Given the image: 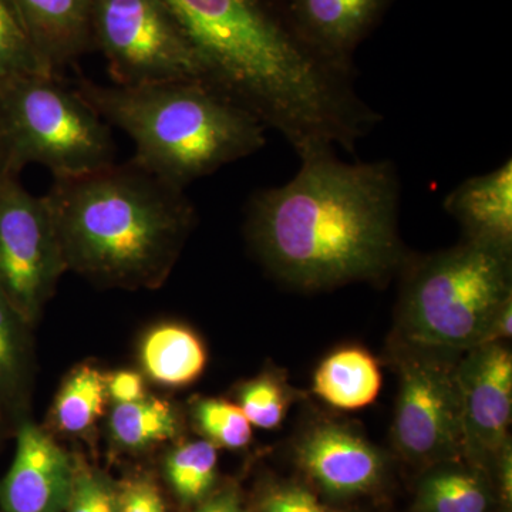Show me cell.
Wrapping results in <instances>:
<instances>
[{
	"instance_id": "cell-1",
	"label": "cell",
	"mask_w": 512,
	"mask_h": 512,
	"mask_svg": "<svg viewBox=\"0 0 512 512\" xmlns=\"http://www.w3.org/2000/svg\"><path fill=\"white\" fill-rule=\"evenodd\" d=\"M208 82L278 131L299 158L353 153L382 121L356 90L355 67L320 52L292 0H164Z\"/></svg>"
},
{
	"instance_id": "cell-2",
	"label": "cell",
	"mask_w": 512,
	"mask_h": 512,
	"mask_svg": "<svg viewBox=\"0 0 512 512\" xmlns=\"http://www.w3.org/2000/svg\"><path fill=\"white\" fill-rule=\"evenodd\" d=\"M292 180L255 191L245 235L282 284L325 291L402 271L410 252L399 234V171L390 160L345 163L335 151L301 158Z\"/></svg>"
},
{
	"instance_id": "cell-3",
	"label": "cell",
	"mask_w": 512,
	"mask_h": 512,
	"mask_svg": "<svg viewBox=\"0 0 512 512\" xmlns=\"http://www.w3.org/2000/svg\"><path fill=\"white\" fill-rule=\"evenodd\" d=\"M55 180L43 198L67 271L106 288L156 289L167 281L197 221L184 188L133 160Z\"/></svg>"
},
{
	"instance_id": "cell-4",
	"label": "cell",
	"mask_w": 512,
	"mask_h": 512,
	"mask_svg": "<svg viewBox=\"0 0 512 512\" xmlns=\"http://www.w3.org/2000/svg\"><path fill=\"white\" fill-rule=\"evenodd\" d=\"M76 90L133 140L134 163L184 190L266 143L261 120L205 80L121 86L80 79Z\"/></svg>"
},
{
	"instance_id": "cell-5",
	"label": "cell",
	"mask_w": 512,
	"mask_h": 512,
	"mask_svg": "<svg viewBox=\"0 0 512 512\" xmlns=\"http://www.w3.org/2000/svg\"><path fill=\"white\" fill-rule=\"evenodd\" d=\"M394 338L417 348L463 355L487 343L512 301V251L466 241L403 266Z\"/></svg>"
},
{
	"instance_id": "cell-6",
	"label": "cell",
	"mask_w": 512,
	"mask_h": 512,
	"mask_svg": "<svg viewBox=\"0 0 512 512\" xmlns=\"http://www.w3.org/2000/svg\"><path fill=\"white\" fill-rule=\"evenodd\" d=\"M0 120L16 174L40 164L55 178H72L116 163L109 124L60 76L28 74L2 84Z\"/></svg>"
},
{
	"instance_id": "cell-7",
	"label": "cell",
	"mask_w": 512,
	"mask_h": 512,
	"mask_svg": "<svg viewBox=\"0 0 512 512\" xmlns=\"http://www.w3.org/2000/svg\"><path fill=\"white\" fill-rule=\"evenodd\" d=\"M399 376L392 444L407 466L423 471L464 460L457 362L461 355L417 348L393 339Z\"/></svg>"
},
{
	"instance_id": "cell-8",
	"label": "cell",
	"mask_w": 512,
	"mask_h": 512,
	"mask_svg": "<svg viewBox=\"0 0 512 512\" xmlns=\"http://www.w3.org/2000/svg\"><path fill=\"white\" fill-rule=\"evenodd\" d=\"M93 36L114 84L208 82L200 57L164 0H94Z\"/></svg>"
},
{
	"instance_id": "cell-9",
	"label": "cell",
	"mask_w": 512,
	"mask_h": 512,
	"mask_svg": "<svg viewBox=\"0 0 512 512\" xmlns=\"http://www.w3.org/2000/svg\"><path fill=\"white\" fill-rule=\"evenodd\" d=\"M67 271L45 198L16 177L0 183V288L32 326Z\"/></svg>"
},
{
	"instance_id": "cell-10",
	"label": "cell",
	"mask_w": 512,
	"mask_h": 512,
	"mask_svg": "<svg viewBox=\"0 0 512 512\" xmlns=\"http://www.w3.org/2000/svg\"><path fill=\"white\" fill-rule=\"evenodd\" d=\"M292 458L303 483L333 504L376 497L390 478L386 454L356 430L333 421L303 431L293 443Z\"/></svg>"
},
{
	"instance_id": "cell-11",
	"label": "cell",
	"mask_w": 512,
	"mask_h": 512,
	"mask_svg": "<svg viewBox=\"0 0 512 512\" xmlns=\"http://www.w3.org/2000/svg\"><path fill=\"white\" fill-rule=\"evenodd\" d=\"M463 458L490 473L511 443L512 356L504 343L467 350L457 362Z\"/></svg>"
},
{
	"instance_id": "cell-12",
	"label": "cell",
	"mask_w": 512,
	"mask_h": 512,
	"mask_svg": "<svg viewBox=\"0 0 512 512\" xmlns=\"http://www.w3.org/2000/svg\"><path fill=\"white\" fill-rule=\"evenodd\" d=\"M74 457L36 424L18 431L15 458L0 481L3 512H63L72 488Z\"/></svg>"
},
{
	"instance_id": "cell-13",
	"label": "cell",
	"mask_w": 512,
	"mask_h": 512,
	"mask_svg": "<svg viewBox=\"0 0 512 512\" xmlns=\"http://www.w3.org/2000/svg\"><path fill=\"white\" fill-rule=\"evenodd\" d=\"M94 0H15L40 63L60 76L66 67L96 49Z\"/></svg>"
},
{
	"instance_id": "cell-14",
	"label": "cell",
	"mask_w": 512,
	"mask_h": 512,
	"mask_svg": "<svg viewBox=\"0 0 512 512\" xmlns=\"http://www.w3.org/2000/svg\"><path fill=\"white\" fill-rule=\"evenodd\" d=\"M394 0H292L306 37L330 59L355 67L357 47L372 35Z\"/></svg>"
},
{
	"instance_id": "cell-15",
	"label": "cell",
	"mask_w": 512,
	"mask_h": 512,
	"mask_svg": "<svg viewBox=\"0 0 512 512\" xmlns=\"http://www.w3.org/2000/svg\"><path fill=\"white\" fill-rule=\"evenodd\" d=\"M444 210L466 241L512 251V161L474 175L448 192Z\"/></svg>"
},
{
	"instance_id": "cell-16",
	"label": "cell",
	"mask_w": 512,
	"mask_h": 512,
	"mask_svg": "<svg viewBox=\"0 0 512 512\" xmlns=\"http://www.w3.org/2000/svg\"><path fill=\"white\" fill-rule=\"evenodd\" d=\"M410 512H495L490 476L467 461L420 471Z\"/></svg>"
},
{
	"instance_id": "cell-17",
	"label": "cell",
	"mask_w": 512,
	"mask_h": 512,
	"mask_svg": "<svg viewBox=\"0 0 512 512\" xmlns=\"http://www.w3.org/2000/svg\"><path fill=\"white\" fill-rule=\"evenodd\" d=\"M383 386L379 362L369 350L345 346L330 352L313 375V393L342 412H356L375 403Z\"/></svg>"
},
{
	"instance_id": "cell-18",
	"label": "cell",
	"mask_w": 512,
	"mask_h": 512,
	"mask_svg": "<svg viewBox=\"0 0 512 512\" xmlns=\"http://www.w3.org/2000/svg\"><path fill=\"white\" fill-rule=\"evenodd\" d=\"M140 362L153 382L177 389L200 379L208 353L194 330L180 323H163L141 340Z\"/></svg>"
},
{
	"instance_id": "cell-19",
	"label": "cell",
	"mask_w": 512,
	"mask_h": 512,
	"mask_svg": "<svg viewBox=\"0 0 512 512\" xmlns=\"http://www.w3.org/2000/svg\"><path fill=\"white\" fill-rule=\"evenodd\" d=\"M28 329L0 288V413H16L28 400L32 376Z\"/></svg>"
},
{
	"instance_id": "cell-20",
	"label": "cell",
	"mask_w": 512,
	"mask_h": 512,
	"mask_svg": "<svg viewBox=\"0 0 512 512\" xmlns=\"http://www.w3.org/2000/svg\"><path fill=\"white\" fill-rule=\"evenodd\" d=\"M180 427L177 410L157 397L114 404L109 419L111 440L126 451L148 450L174 440Z\"/></svg>"
},
{
	"instance_id": "cell-21",
	"label": "cell",
	"mask_w": 512,
	"mask_h": 512,
	"mask_svg": "<svg viewBox=\"0 0 512 512\" xmlns=\"http://www.w3.org/2000/svg\"><path fill=\"white\" fill-rule=\"evenodd\" d=\"M107 399L106 375L94 366L76 367L57 393L53 424L63 434L83 436L103 416Z\"/></svg>"
},
{
	"instance_id": "cell-22",
	"label": "cell",
	"mask_w": 512,
	"mask_h": 512,
	"mask_svg": "<svg viewBox=\"0 0 512 512\" xmlns=\"http://www.w3.org/2000/svg\"><path fill=\"white\" fill-rule=\"evenodd\" d=\"M164 476L178 503L192 510L217 490L218 448L205 439L185 441L168 451Z\"/></svg>"
},
{
	"instance_id": "cell-23",
	"label": "cell",
	"mask_w": 512,
	"mask_h": 512,
	"mask_svg": "<svg viewBox=\"0 0 512 512\" xmlns=\"http://www.w3.org/2000/svg\"><path fill=\"white\" fill-rule=\"evenodd\" d=\"M293 400L292 389L278 372H266L238 387L237 404L251 426L274 430L284 423Z\"/></svg>"
},
{
	"instance_id": "cell-24",
	"label": "cell",
	"mask_w": 512,
	"mask_h": 512,
	"mask_svg": "<svg viewBox=\"0 0 512 512\" xmlns=\"http://www.w3.org/2000/svg\"><path fill=\"white\" fill-rule=\"evenodd\" d=\"M192 421L202 439L217 448L242 450L252 440V426L237 403L214 397L195 400Z\"/></svg>"
},
{
	"instance_id": "cell-25",
	"label": "cell",
	"mask_w": 512,
	"mask_h": 512,
	"mask_svg": "<svg viewBox=\"0 0 512 512\" xmlns=\"http://www.w3.org/2000/svg\"><path fill=\"white\" fill-rule=\"evenodd\" d=\"M45 73L15 0H0V86L28 76Z\"/></svg>"
},
{
	"instance_id": "cell-26",
	"label": "cell",
	"mask_w": 512,
	"mask_h": 512,
	"mask_svg": "<svg viewBox=\"0 0 512 512\" xmlns=\"http://www.w3.org/2000/svg\"><path fill=\"white\" fill-rule=\"evenodd\" d=\"M251 507L252 512H360L330 503L302 480H266Z\"/></svg>"
},
{
	"instance_id": "cell-27",
	"label": "cell",
	"mask_w": 512,
	"mask_h": 512,
	"mask_svg": "<svg viewBox=\"0 0 512 512\" xmlns=\"http://www.w3.org/2000/svg\"><path fill=\"white\" fill-rule=\"evenodd\" d=\"M63 512H117V484L82 457H74L72 488Z\"/></svg>"
},
{
	"instance_id": "cell-28",
	"label": "cell",
	"mask_w": 512,
	"mask_h": 512,
	"mask_svg": "<svg viewBox=\"0 0 512 512\" xmlns=\"http://www.w3.org/2000/svg\"><path fill=\"white\" fill-rule=\"evenodd\" d=\"M117 484V512H167L156 480L146 474L127 477Z\"/></svg>"
},
{
	"instance_id": "cell-29",
	"label": "cell",
	"mask_w": 512,
	"mask_h": 512,
	"mask_svg": "<svg viewBox=\"0 0 512 512\" xmlns=\"http://www.w3.org/2000/svg\"><path fill=\"white\" fill-rule=\"evenodd\" d=\"M495 512H512V446L508 443L494 461L490 473Z\"/></svg>"
},
{
	"instance_id": "cell-30",
	"label": "cell",
	"mask_w": 512,
	"mask_h": 512,
	"mask_svg": "<svg viewBox=\"0 0 512 512\" xmlns=\"http://www.w3.org/2000/svg\"><path fill=\"white\" fill-rule=\"evenodd\" d=\"M107 396L114 404L137 402L147 397L146 383L141 373L119 370L106 376Z\"/></svg>"
},
{
	"instance_id": "cell-31",
	"label": "cell",
	"mask_w": 512,
	"mask_h": 512,
	"mask_svg": "<svg viewBox=\"0 0 512 512\" xmlns=\"http://www.w3.org/2000/svg\"><path fill=\"white\" fill-rule=\"evenodd\" d=\"M191 512H252V507L245 500L241 488L229 483L217 488L207 500L192 508Z\"/></svg>"
},
{
	"instance_id": "cell-32",
	"label": "cell",
	"mask_w": 512,
	"mask_h": 512,
	"mask_svg": "<svg viewBox=\"0 0 512 512\" xmlns=\"http://www.w3.org/2000/svg\"><path fill=\"white\" fill-rule=\"evenodd\" d=\"M9 177H16V173L13 170L8 140H6L5 130H3L2 120H0V183Z\"/></svg>"
}]
</instances>
